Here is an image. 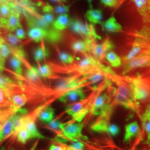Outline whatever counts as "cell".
<instances>
[{"instance_id":"1","label":"cell","mask_w":150,"mask_h":150,"mask_svg":"<svg viewBox=\"0 0 150 150\" xmlns=\"http://www.w3.org/2000/svg\"><path fill=\"white\" fill-rule=\"evenodd\" d=\"M117 85V87H115L114 95L113 97V102L115 105H120L134 111L138 115L139 118V103L137 102L134 98V94L129 84L124 80L122 77L117 76L113 80Z\"/></svg>"},{"instance_id":"2","label":"cell","mask_w":150,"mask_h":150,"mask_svg":"<svg viewBox=\"0 0 150 150\" xmlns=\"http://www.w3.org/2000/svg\"><path fill=\"white\" fill-rule=\"evenodd\" d=\"M131 88L134 98L138 103L150 100V80L141 76L123 77Z\"/></svg>"},{"instance_id":"3","label":"cell","mask_w":150,"mask_h":150,"mask_svg":"<svg viewBox=\"0 0 150 150\" xmlns=\"http://www.w3.org/2000/svg\"><path fill=\"white\" fill-rule=\"evenodd\" d=\"M69 26L74 32L82 38L89 46L92 42H96L97 40L101 38L97 33L94 25L92 24L84 23L79 20L72 19L70 20Z\"/></svg>"},{"instance_id":"4","label":"cell","mask_w":150,"mask_h":150,"mask_svg":"<svg viewBox=\"0 0 150 150\" xmlns=\"http://www.w3.org/2000/svg\"><path fill=\"white\" fill-rule=\"evenodd\" d=\"M144 67H150V45L134 59L123 64L122 74L127 75L133 70Z\"/></svg>"},{"instance_id":"5","label":"cell","mask_w":150,"mask_h":150,"mask_svg":"<svg viewBox=\"0 0 150 150\" xmlns=\"http://www.w3.org/2000/svg\"><path fill=\"white\" fill-rule=\"evenodd\" d=\"M115 47V45L108 37L106 38L102 42L97 43L93 42L90 46L91 56L97 61L101 62L105 58L108 52L111 51Z\"/></svg>"},{"instance_id":"6","label":"cell","mask_w":150,"mask_h":150,"mask_svg":"<svg viewBox=\"0 0 150 150\" xmlns=\"http://www.w3.org/2000/svg\"><path fill=\"white\" fill-rule=\"evenodd\" d=\"M86 97L85 91L83 90V87H81L67 92L61 97L59 100L62 103L70 105L79 102Z\"/></svg>"},{"instance_id":"7","label":"cell","mask_w":150,"mask_h":150,"mask_svg":"<svg viewBox=\"0 0 150 150\" xmlns=\"http://www.w3.org/2000/svg\"><path fill=\"white\" fill-rule=\"evenodd\" d=\"M0 88L10 91L13 95L23 92V86L21 83L12 80L1 72H0Z\"/></svg>"},{"instance_id":"8","label":"cell","mask_w":150,"mask_h":150,"mask_svg":"<svg viewBox=\"0 0 150 150\" xmlns=\"http://www.w3.org/2000/svg\"><path fill=\"white\" fill-rule=\"evenodd\" d=\"M101 26L103 31L108 33H120L123 31L122 25L118 23L115 16L113 15L102 22Z\"/></svg>"},{"instance_id":"9","label":"cell","mask_w":150,"mask_h":150,"mask_svg":"<svg viewBox=\"0 0 150 150\" xmlns=\"http://www.w3.org/2000/svg\"><path fill=\"white\" fill-rule=\"evenodd\" d=\"M139 124L137 121H134L127 124L125 126V131L123 142L127 143L130 141L139 132Z\"/></svg>"},{"instance_id":"10","label":"cell","mask_w":150,"mask_h":150,"mask_svg":"<svg viewBox=\"0 0 150 150\" xmlns=\"http://www.w3.org/2000/svg\"><path fill=\"white\" fill-rule=\"evenodd\" d=\"M85 16L87 20L93 25H101L103 22V13L102 10L98 9L90 8L86 11Z\"/></svg>"},{"instance_id":"11","label":"cell","mask_w":150,"mask_h":150,"mask_svg":"<svg viewBox=\"0 0 150 150\" xmlns=\"http://www.w3.org/2000/svg\"><path fill=\"white\" fill-rule=\"evenodd\" d=\"M12 54L11 48L5 40L0 38V72L5 69L6 60Z\"/></svg>"},{"instance_id":"12","label":"cell","mask_w":150,"mask_h":150,"mask_svg":"<svg viewBox=\"0 0 150 150\" xmlns=\"http://www.w3.org/2000/svg\"><path fill=\"white\" fill-rule=\"evenodd\" d=\"M20 14L18 12L12 10L10 15L7 20L5 28L10 31H13L21 26L20 21Z\"/></svg>"},{"instance_id":"13","label":"cell","mask_w":150,"mask_h":150,"mask_svg":"<svg viewBox=\"0 0 150 150\" xmlns=\"http://www.w3.org/2000/svg\"><path fill=\"white\" fill-rule=\"evenodd\" d=\"M37 70L41 77L47 79H60L59 76L55 75L51 66L49 64H38Z\"/></svg>"},{"instance_id":"14","label":"cell","mask_w":150,"mask_h":150,"mask_svg":"<svg viewBox=\"0 0 150 150\" xmlns=\"http://www.w3.org/2000/svg\"><path fill=\"white\" fill-rule=\"evenodd\" d=\"M71 48L76 53L83 54L84 56L87 55H91L90 50V46L85 41L76 40L72 43Z\"/></svg>"},{"instance_id":"15","label":"cell","mask_w":150,"mask_h":150,"mask_svg":"<svg viewBox=\"0 0 150 150\" xmlns=\"http://www.w3.org/2000/svg\"><path fill=\"white\" fill-rule=\"evenodd\" d=\"M13 93L10 91L0 88V107L7 108L15 107L11 101V97Z\"/></svg>"},{"instance_id":"16","label":"cell","mask_w":150,"mask_h":150,"mask_svg":"<svg viewBox=\"0 0 150 150\" xmlns=\"http://www.w3.org/2000/svg\"><path fill=\"white\" fill-rule=\"evenodd\" d=\"M49 51L45 45L44 41L41 42V45L33 51L34 59L38 64L46 59L49 56Z\"/></svg>"},{"instance_id":"17","label":"cell","mask_w":150,"mask_h":150,"mask_svg":"<svg viewBox=\"0 0 150 150\" xmlns=\"http://www.w3.org/2000/svg\"><path fill=\"white\" fill-rule=\"evenodd\" d=\"M70 20L69 16L67 13L59 15L54 20L53 23V27L57 31H63L70 25Z\"/></svg>"},{"instance_id":"18","label":"cell","mask_w":150,"mask_h":150,"mask_svg":"<svg viewBox=\"0 0 150 150\" xmlns=\"http://www.w3.org/2000/svg\"><path fill=\"white\" fill-rule=\"evenodd\" d=\"M70 10V6L64 5H59L56 6H51L46 5L43 6V11L45 13H55L58 15H63L67 13Z\"/></svg>"},{"instance_id":"19","label":"cell","mask_w":150,"mask_h":150,"mask_svg":"<svg viewBox=\"0 0 150 150\" xmlns=\"http://www.w3.org/2000/svg\"><path fill=\"white\" fill-rule=\"evenodd\" d=\"M12 9L10 5L7 3L0 5V26L5 27L7 18L10 15Z\"/></svg>"},{"instance_id":"20","label":"cell","mask_w":150,"mask_h":150,"mask_svg":"<svg viewBox=\"0 0 150 150\" xmlns=\"http://www.w3.org/2000/svg\"><path fill=\"white\" fill-rule=\"evenodd\" d=\"M11 101L14 106L20 107H23L29 102L27 95L23 92L13 95L11 97Z\"/></svg>"},{"instance_id":"21","label":"cell","mask_w":150,"mask_h":150,"mask_svg":"<svg viewBox=\"0 0 150 150\" xmlns=\"http://www.w3.org/2000/svg\"><path fill=\"white\" fill-rule=\"evenodd\" d=\"M51 105H48V106L43 109L42 111L39 115L38 119L42 122L50 123L54 120V109Z\"/></svg>"},{"instance_id":"22","label":"cell","mask_w":150,"mask_h":150,"mask_svg":"<svg viewBox=\"0 0 150 150\" xmlns=\"http://www.w3.org/2000/svg\"><path fill=\"white\" fill-rule=\"evenodd\" d=\"M105 59L113 67H118L122 64V59L117 54L112 51L108 52L105 56Z\"/></svg>"},{"instance_id":"23","label":"cell","mask_w":150,"mask_h":150,"mask_svg":"<svg viewBox=\"0 0 150 150\" xmlns=\"http://www.w3.org/2000/svg\"><path fill=\"white\" fill-rule=\"evenodd\" d=\"M53 45H54V48L57 52L58 57L60 59L61 62L62 63V64H70L74 62L75 57L74 56L67 54L66 52L60 51L59 47L57 46V45L55 43L53 44Z\"/></svg>"},{"instance_id":"24","label":"cell","mask_w":150,"mask_h":150,"mask_svg":"<svg viewBox=\"0 0 150 150\" xmlns=\"http://www.w3.org/2000/svg\"><path fill=\"white\" fill-rule=\"evenodd\" d=\"M12 68L18 77L22 76V67L21 61L15 56L12 55L10 61Z\"/></svg>"},{"instance_id":"25","label":"cell","mask_w":150,"mask_h":150,"mask_svg":"<svg viewBox=\"0 0 150 150\" xmlns=\"http://www.w3.org/2000/svg\"><path fill=\"white\" fill-rule=\"evenodd\" d=\"M15 138L22 144H25L28 139H32L30 132L26 128L20 129L17 133Z\"/></svg>"},{"instance_id":"26","label":"cell","mask_w":150,"mask_h":150,"mask_svg":"<svg viewBox=\"0 0 150 150\" xmlns=\"http://www.w3.org/2000/svg\"><path fill=\"white\" fill-rule=\"evenodd\" d=\"M140 119L141 120L142 128L145 130L147 134V139L146 143L150 145V116H145L142 114L141 116Z\"/></svg>"},{"instance_id":"27","label":"cell","mask_w":150,"mask_h":150,"mask_svg":"<svg viewBox=\"0 0 150 150\" xmlns=\"http://www.w3.org/2000/svg\"><path fill=\"white\" fill-rule=\"evenodd\" d=\"M7 43L11 47L13 48L22 47L21 45L23 42L20 40L16 36V35L10 33L7 35Z\"/></svg>"},{"instance_id":"28","label":"cell","mask_w":150,"mask_h":150,"mask_svg":"<svg viewBox=\"0 0 150 150\" xmlns=\"http://www.w3.org/2000/svg\"><path fill=\"white\" fill-rule=\"evenodd\" d=\"M48 150H67L66 143L55 141V142L50 146Z\"/></svg>"},{"instance_id":"29","label":"cell","mask_w":150,"mask_h":150,"mask_svg":"<svg viewBox=\"0 0 150 150\" xmlns=\"http://www.w3.org/2000/svg\"><path fill=\"white\" fill-rule=\"evenodd\" d=\"M119 132H120V128L118 127V126L115 124L110 123L107 128V134H110L112 136H115L118 134Z\"/></svg>"},{"instance_id":"30","label":"cell","mask_w":150,"mask_h":150,"mask_svg":"<svg viewBox=\"0 0 150 150\" xmlns=\"http://www.w3.org/2000/svg\"><path fill=\"white\" fill-rule=\"evenodd\" d=\"M120 1V0H100V2L103 5L106 7L115 8L117 6Z\"/></svg>"},{"instance_id":"31","label":"cell","mask_w":150,"mask_h":150,"mask_svg":"<svg viewBox=\"0 0 150 150\" xmlns=\"http://www.w3.org/2000/svg\"><path fill=\"white\" fill-rule=\"evenodd\" d=\"M16 36L20 40H23L25 38H26V34L25 32L24 31V30L22 28L21 26L18 27V28H17L16 30Z\"/></svg>"},{"instance_id":"32","label":"cell","mask_w":150,"mask_h":150,"mask_svg":"<svg viewBox=\"0 0 150 150\" xmlns=\"http://www.w3.org/2000/svg\"><path fill=\"white\" fill-rule=\"evenodd\" d=\"M143 115H144L145 116H150V103H149V105L147 106V107L145 110V113H143Z\"/></svg>"},{"instance_id":"33","label":"cell","mask_w":150,"mask_h":150,"mask_svg":"<svg viewBox=\"0 0 150 150\" xmlns=\"http://www.w3.org/2000/svg\"><path fill=\"white\" fill-rule=\"evenodd\" d=\"M51 1L53 2H54V3H57L59 5H64V2L62 1V0H51Z\"/></svg>"},{"instance_id":"34","label":"cell","mask_w":150,"mask_h":150,"mask_svg":"<svg viewBox=\"0 0 150 150\" xmlns=\"http://www.w3.org/2000/svg\"><path fill=\"white\" fill-rule=\"evenodd\" d=\"M14 0H0V5L2 4H5V3H7L9 4L11 2H12Z\"/></svg>"},{"instance_id":"35","label":"cell","mask_w":150,"mask_h":150,"mask_svg":"<svg viewBox=\"0 0 150 150\" xmlns=\"http://www.w3.org/2000/svg\"><path fill=\"white\" fill-rule=\"evenodd\" d=\"M86 1L88 2V5L90 7V8H92V2L93 1V0H86Z\"/></svg>"},{"instance_id":"36","label":"cell","mask_w":150,"mask_h":150,"mask_svg":"<svg viewBox=\"0 0 150 150\" xmlns=\"http://www.w3.org/2000/svg\"><path fill=\"white\" fill-rule=\"evenodd\" d=\"M7 108H2V107H0V113L5 111Z\"/></svg>"},{"instance_id":"37","label":"cell","mask_w":150,"mask_h":150,"mask_svg":"<svg viewBox=\"0 0 150 150\" xmlns=\"http://www.w3.org/2000/svg\"><path fill=\"white\" fill-rule=\"evenodd\" d=\"M66 1V0H62V1H63V2H64V1Z\"/></svg>"},{"instance_id":"38","label":"cell","mask_w":150,"mask_h":150,"mask_svg":"<svg viewBox=\"0 0 150 150\" xmlns=\"http://www.w3.org/2000/svg\"></svg>"},{"instance_id":"39","label":"cell","mask_w":150,"mask_h":150,"mask_svg":"<svg viewBox=\"0 0 150 150\" xmlns=\"http://www.w3.org/2000/svg\"></svg>"}]
</instances>
